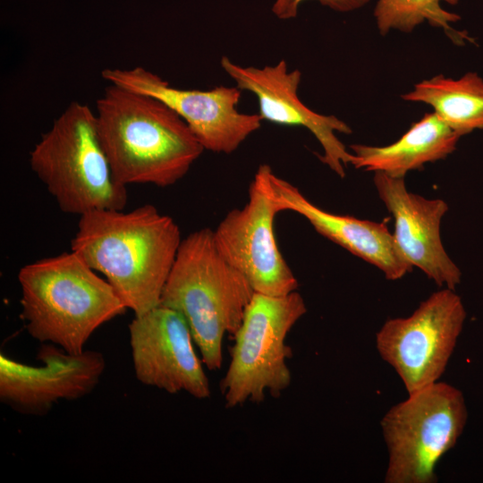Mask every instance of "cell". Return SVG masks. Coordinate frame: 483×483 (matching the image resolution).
Here are the masks:
<instances>
[{
  "label": "cell",
  "instance_id": "7",
  "mask_svg": "<svg viewBox=\"0 0 483 483\" xmlns=\"http://www.w3.org/2000/svg\"><path fill=\"white\" fill-rule=\"evenodd\" d=\"M467 418L462 393L440 381L393 406L381 420L388 451L385 481L436 482V465L456 445Z\"/></svg>",
  "mask_w": 483,
  "mask_h": 483
},
{
  "label": "cell",
  "instance_id": "5",
  "mask_svg": "<svg viewBox=\"0 0 483 483\" xmlns=\"http://www.w3.org/2000/svg\"><path fill=\"white\" fill-rule=\"evenodd\" d=\"M30 165L64 213L123 210L127 204L126 185L115 177L96 114L85 104H69L34 146Z\"/></svg>",
  "mask_w": 483,
  "mask_h": 483
},
{
  "label": "cell",
  "instance_id": "8",
  "mask_svg": "<svg viewBox=\"0 0 483 483\" xmlns=\"http://www.w3.org/2000/svg\"><path fill=\"white\" fill-rule=\"evenodd\" d=\"M466 318L461 297L445 288L407 318L386 320L376 335L380 357L413 394L437 381L453 352Z\"/></svg>",
  "mask_w": 483,
  "mask_h": 483
},
{
  "label": "cell",
  "instance_id": "14",
  "mask_svg": "<svg viewBox=\"0 0 483 483\" xmlns=\"http://www.w3.org/2000/svg\"><path fill=\"white\" fill-rule=\"evenodd\" d=\"M373 181L379 199L394 219L393 235L402 256L438 286L454 290L462 273L440 237V224L448 210L446 202L409 191L404 178L375 172Z\"/></svg>",
  "mask_w": 483,
  "mask_h": 483
},
{
  "label": "cell",
  "instance_id": "2",
  "mask_svg": "<svg viewBox=\"0 0 483 483\" xmlns=\"http://www.w3.org/2000/svg\"><path fill=\"white\" fill-rule=\"evenodd\" d=\"M95 114L112 170L126 186H171L205 150L187 123L150 96L110 83L97 100Z\"/></svg>",
  "mask_w": 483,
  "mask_h": 483
},
{
  "label": "cell",
  "instance_id": "9",
  "mask_svg": "<svg viewBox=\"0 0 483 483\" xmlns=\"http://www.w3.org/2000/svg\"><path fill=\"white\" fill-rule=\"evenodd\" d=\"M272 168L258 166L242 208L226 214L214 230L217 250L257 293L286 295L298 289V281L279 250L274 219L280 213L270 183Z\"/></svg>",
  "mask_w": 483,
  "mask_h": 483
},
{
  "label": "cell",
  "instance_id": "6",
  "mask_svg": "<svg viewBox=\"0 0 483 483\" xmlns=\"http://www.w3.org/2000/svg\"><path fill=\"white\" fill-rule=\"evenodd\" d=\"M307 312L297 292L270 296L255 292L233 335L231 360L221 382L226 408L279 396L292 383L286 337Z\"/></svg>",
  "mask_w": 483,
  "mask_h": 483
},
{
  "label": "cell",
  "instance_id": "15",
  "mask_svg": "<svg viewBox=\"0 0 483 483\" xmlns=\"http://www.w3.org/2000/svg\"><path fill=\"white\" fill-rule=\"evenodd\" d=\"M270 183L280 212L291 210L324 237L380 269L388 280L401 279L412 266L402 256L385 223L336 215L314 205L291 182L272 171Z\"/></svg>",
  "mask_w": 483,
  "mask_h": 483
},
{
  "label": "cell",
  "instance_id": "4",
  "mask_svg": "<svg viewBox=\"0 0 483 483\" xmlns=\"http://www.w3.org/2000/svg\"><path fill=\"white\" fill-rule=\"evenodd\" d=\"M254 293L217 250L214 231L202 228L182 240L160 305L185 318L203 364L218 369L224 336L235 334Z\"/></svg>",
  "mask_w": 483,
  "mask_h": 483
},
{
  "label": "cell",
  "instance_id": "16",
  "mask_svg": "<svg viewBox=\"0 0 483 483\" xmlns=\"http://www.w3.org/2000/svg\"><path fill=\"white\" fill-rule=\"evenodd\" d=\"M460 137L434 112L428 113L390 145H351L350 148L356 157L352 165L357 169L404 178L410 171L445 158L455 150Z\"/></svg>",
  "mask_w": 483,
  "mask_h": 483
},
{
  "label": "cell",
  "instance_id": "17",
  "mask_svg": "<svg viewBox=\"0 0 483 483\" xmlns=\"http://www.w3.org/2000/svg\"><path fill=\"white\" fill-rule=\"evenodd\" d=\"M402 98L429 105L434 113L460 136L483 130V79L468 72L458 80L443 74L415 84Z\"/></svg>",
  "mask_w": 483,
  "mask_h": 483
},
{
  "label": "cell",
  "instance_id": "1",
  "mask_svg": "<svg viewBox=\"0 0 483 483\" xmlns=\"http://www.w3.org/2000/svg\"><path fill=\"white\" fill-rule=\"evenodd\" d=\"M123 210L80 216L71 250L101 273L138 316L160 304L182 239L174 220L153 205Z\"/></svg>",
  "mask_w": 483,
  "mask_h": 483
},
{
  "label": "cell",
  "instance_id": "11",
  "mask_svg": "<svg viewBox=\"0 0 483 483\" xmlns=\"http://www.w3.org/2000/svg\"><path fill=\"white\" fill-rule=\"evenodd\" d=\"M137 379L169 394L186 392L197 399L210 396L208 378L197 356L185 318L158 305L135 316L129 325Z\"/></svg>",
  "mask_w": 483,
  "mask_h": 483
},
{
  "label": "cell",
  "instance_id": "12",
  "mask_svg": "<svg viewBox=\"0 0 483 483\" xmlns=\"http://www.w3.org/2000/svg\"><path fill=\"white\" fill-rule=\"evenodd\" d=\"M220 64L236 87L256 96L262 121L308 129L323 148V154L318 155V159L341 178L345 176L344 167L352 165L356 157L347 150L336 132L351 134L352 131L336 116L318 114L300 99V70L289 72L285 60L259 68L244 67L223 56Z\"/></svg>",
  "mask_w": 483,
  "mask_h": 483
},
{
  "label": "cell",
  "instance_id": "10",
  "mask_svg": "<svg viewBox=\"0 0 483 483\" xmlns=\"http://www.w3.org/2000/svg\"><path fill=\"white\" fill-rule=\"evenodd\" d=\"M102 77L112 84L165 103L187 123L205 150L230 154L261 126L258 114L238 111L242 91L238 87L178 89L141 66L107 68L102 71Z\"/></svg>",
  "mask_w": 483,
  "mask_h": 483
},
{
  "label": "cell",
  "instance_id": "18",
  "mask_svg": "<svg viewBox=\"0 0 483 483\" xmlns=\"http://www.w3.org/2000/svg\"><path fill=\"white\" fill-rule=\"evenodd\" d=\"M455 5L459 0H378L374 16L381 35H386L391 30L410 33L417 26L428 21L431 26L440 28L456 44L467 38L462 32L456 31L451 23L461 17L445 11L441 3Z\"/></svg>",
  "mask_w": 483,
  "mask_h": 483
},
{
  "label": "cell",
  "instance_id": "19",
  "mask_svg": "<svg viewBox=\"0 0 483 483\" xmlns=\"http://www.w3.org/2000/svg\"><path fill=\"white\" fill-rule=\"evenodd\" d=\"M306 0H275L272 5V13L280 20L293 19L297 16L299 7ZM324 6L340 12L348 13L366 5L369 0H316Z\"/></svg>",
  "mask_w": 483,
  "mask_h": 483
},
{
  "label": "cell",
  "instance_id": "3",
  "mask_svg": "<svg viewBox=\"0 0 483 483\" xmlns=\"http://www.w3.org/2000/svg\"><path fill=\"white\" fill-rule=\"evenodd\" d=\"M18 281L30 335L71 354L83 352L100 326L128 309L111 284L72 250L23 266Z\"/></svg>",
  "mask_w": 483,
  "mask_h": 483
},
{
  "label": "cell",
  "instance_id": "13",
  "mask_svg": "<svg viewBox=\"0 0 483 483\" xmlns=\"http://www.w3.org/2000/svg\"><path fill=\"white\" fill-rule=\"evenodd\" d=\"M29 366L0 354V400L25 415H45L60 400H77L90 394L106 369L97 351L71 354L54 343H43Z\"/></svg>",
  "mask_w": 483,
  "mask_h": 483
}]
</instances>
